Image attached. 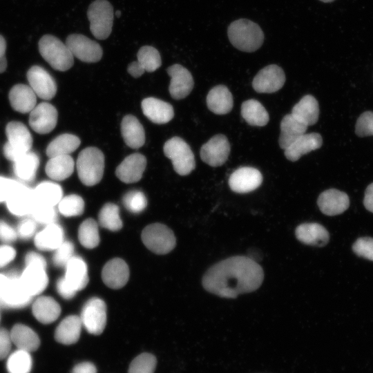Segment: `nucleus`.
Masks as SVG:
<instances>
[{
  "label": "nucleus",
  "instance_id": "obj_2",
  "mask_svg": "<svg viewBox=\"0 0 373 373\" xmlns=\"http://www.w3.org/2000/svg\"><path fill=\"white\" fill-rule=\"evenodd\" d=\"M227 35L235 48L247 52L258 50L263 44L265 38L260 27L246 19L233 21L228 27Z\"/></svg>",
  "mask_w": 373,
  "mask_h": 373
},
{
  "label": "nucleus",
  "instance_id": "obj_40",
  "mask_svg": "<svg viewBox=\"0 0 373 373\" xmlns=\"http://www.w3.org/2000/svg\"><path fill=\"white\" fill-rule=\"evenodd\" d=\"M241 115L251 126H265L269 119V113L260 102L256 99L245 101L241 106Z\"/></svg>",
  "mask_w": 373,
  "mask_h": 373
},
{
  "label": "nucleus",
  "instance_id": "obj_57",
  "mask_svg": "<svg viewBox=\"0 0 373 373\" xmlns=\"http://www.w3.org/2000/svg\"><path fill=\"white\" fill-rule=\"evenodd\" d=\"M16 256L15 249L8 245H3L0 246V268L9 264Z\"/></svg>",
  "mask_w": 373,
  "mask_h": 373
},
{
  "label": "nucleus",
  "instance_id": "obj_39",
  "mask_svg": "<svg viewBox=\"0 0 373 373\" xmlns=\"http://www.w3.org/2000/svg\"><path fill=\"white\" fill-rule=\"evenodd\" d=\"M36 203L55 207L63 198L61 186L53 182L44 181L33 189Z\"/></svg>",
  "mask_w": 373,
  "mask_h": 373
},
{
  "label": "nucleus",
  "instance_id": "obj_15",
  "mask_svg": "<svg viewBox=\"0 0 373 373\" xmlns=\"http://www.w3.org/2000/svg\"><path fill=\"white\" fill-rule=\"evenodd\" d=\"M30 87L37 96L43 99H50L57 93V85L52 77L39 66H32L27 73Z\"/></svg>",
  "mask_w": 373,
  "mask_h": 373
},
{
  "label": "nucleus",
  "instance_id": "obj_60",
  "mask_svg": "<svg viewBox=\"0 0 373 373\" xmlns=\"http://www.w3.org/2000/svg\"><path fill=\"white\" fill-rule=\"evenodd\" d=\"M363 204L367 211L373 213V183L368 185L365 190Z\"/></svg>",
  "mask_w": 373,
  "mask_h": 373
},
{
  "label": "nucleus",
  "instance_id": "obj_59",
  "mask_svg": "<svg viewBox=\"0 0 373 373\" xmlns=\"http://www.w3.org/2000/svg\"><path fill=\"white\" fill-rule=\"evenodd\" d=\"M71 373H97V368L90 362H82L77 364Z\"/></svg>",
  "mask_w": 373,
  "mask_h": 373
},
{
  "label": "nucleus",
  "instance_id": "obj_47",
  "mask_svg": "<svg viewBox=\"0 0 373 373\" xmlns=\"http://www.w3.org/2000/svg\"><path fill=\"white\" fill-rule=\"evenodd\" d=\"M156 362V358L153 354L142 353L132 361L128 373H153Z\"/></svg>",
  "mask_w": 373,
  "mask_h": 373
},
{
  "label": "nucleus",
  "instance_id": "obj_54",
  "mask_svg": "<svg viewBox=\"0 0 373 373\" xmlns=\"http://www.w3.org/2000/svg\"><path fill=\"white\" fill-rule=\"evenodd\" d=\"M12 343L10 332L0 328V360L7 358L10 354Z\"/></svg>",
  "mask_w": 373,
  "mask_h": 373
},
{
  "label": "nucleus",
  "instance_id": "obj_14",
  "mask_svg": "<svg viewBox=\"0 0 373 373\" xmlns=\"http://www.w3.org/2000/svg\"><path fill=\"white\" fill-rule=\"evenodd\" d=\"M262 182V175L254 167L243 166L233 171L229 178L231 191L238 193H246L258 188Z\"/></svg>",
  "mask_w": 373,
  "mask_h": 373
},
{
  "label": "nucleus",
  "instance_id": "obj_20",
  "mask_svg": "<svg viewBox=\"0 0 373 373\" xmlns=\"http://www.w3.org/2000/svg\"><path fill=\"white\" fill-rule=\"evenodd\" d=\"M317 204L323 213L327 216H336L348 209L350 199L345 192L330 189L319 195Z\"/></svg>",
  "mask_w": 373,
  "mask_h": 373
},
{
  "label": "nucleus",
  "instance_id": "obj_35",
  "mask_svg": "<svg viewBox=\"0 0 373 373\" xmlns=\"http://www.w3.org/2000/svg\"><path fill=\"white\" fill-rule=\"evenodd\" d=\"M291 114L307 126L314 125L319 117L318 102L314 96L306 95L294 106Z\"/></svg>",
  "mask_w": 373,
  "mask_h": 373
},
{
  "label": "nucleus",
  "instance_id": "obj_53",
  "mask_svg": "<svg viewBox=\"0 0 373 373\" xmlns=\"http://www.w3.org/2000/svg\"><path fill=\"white\" fill-rule=\"evenodd\" d=\"M19 182L0 176V202H6Z\"/></svg>",
  "mask_w": 373,
  "mask_h": 373
},
{
  "label": "nucleus",
  "instance_id": "obj_56",
  "mask_svg": "<svg viewBox=\"0 0 373 373\" xmlns=\"http://www.w3.org/2000/svg\"><path fill=\"white\" fill-rule=\"evenodd\" d=\"M57 291L65 299H70L75 296L77 291L67 282L65 277L58 279L56 284Z\"/></svg>",
  "mask_w": 373,
  "mask_h": 373
},
{
  "label": "nucleus",
  "instance_id": "obj_41",
  "mask_svg": "<svg viewBox=\"0 0 373 373\" xmlns=\"http://www.w3.org/2000/svg\"><path fill=\"white\" fill-rule=\"evenodd\" d=\"M78 137L73 134L59 135L52 140L46 148V155L50 158L58 155H69L80 145Z\"/></svg>",
  "mask_w": 373,
  "mask_h": 373
},
{
  "label": "nucleus",
  "instance_id": "obj_21",
  "mask_svg": "<svg viewBox=\"0 0 373 373\" xmlns=\"http://www.w3.org/2000/svg\"><path fill=\"white\" fill-rule=\"evenodd\" d=\"M129 269L126 262L119 258L108 261L102 271L104 283L111 289H120L128 280Z\"/></svg>",
  "mask_w": 373,
  "mask_h": 373
},
{
  "label": "nucleus",
  "instance_id": "obj_16",
  "mask_svg": "<svg viewBox=\"0 0 373 373\" xmlns=\"http://www.w3.org/2000/svg\"><path fill=\"white\" fill-rule=\"evenodd\" d=\"M167 73L171 77L169 90L175 99L186 97L193 88V79L191 73L180 64L169 66Z\"/></svg>",
  "mask_w": 373,
  "mask_h": 373
},
{
  "label": "nucleus",
  "instance_id": "obj_7",
  "mask_svg": "<svg viewBox=\"0 0 373 373\" xmlns=\"http://www.w3.org/2000/svg\"><path fill=\"white\" fill-rule=\"evenodd\" d=\"M88 19L93 35L98 39L108 37L113 23V8L106 0H95L88 7Z\"/></svg>",
  "mask_w": 373,
  "mask_h": 373
},
{
  "label": "nucleus",
  "instance_id": "obj_22",
  "mask_svg": "<svg viewBox=\"0 0 373 373\" xmlns=\"http://www.w3.org/2000/svg\"><path fill=\"white\" fill-rule=\"evenodd\" d=\"M144 115L152 122L158 124L168 123L174 116L173 106L155 97H147L141 104Z\"/></svg>",
  "mask_w": 373,
  "mask_h": 373
},
{
  "label": "nucleus",
  "instance_id": "obj_19",
  "mask_svg": "<svg viewBox=\"0 0 373 373\" xmlns=\"http://www.w3.org/2000/svg\"><path fill=\"white\" fill-rule=\"evenodd\" d=\"M146 166V157L140 153H135L126 157L117 166L115 175L124 183L137 182L142 178Z\"/></svg>",
  "mask_w": 373,
  "mask_h": 373
},
{
  "label": "nucleus",
  "instance_id": "obj_64",
  "mask_svg": "<svg viewBox=\"0 0 373 373\" xmlns=\"http://www.w3.org/2000/svg\"><path fill=\"white\" fill-rule=\"evenodd\" d=\"M320 1H321L323 2L328 3V2H332V1H333L334 0H320Z\"/></svg>",
  "mask_w": 373,
  "mask_h": 373
},
{
  "label": "nucleus",
  "instance_id": "obj_50",
  "mask_svg": "<svg viewBox=\"0 0 373 373\" xmlns=\"http://www.w3.org/2000/svg\"><path fill=\"white\" fill-rule=\"evenodd\" d=\"M352 251L358 256L373 261V238H358L352 245Z\"/></svg>",
  "mask_w": 373,
  "mask_h": 373
},
{
  "label": "nucleus",
  "instance_id": "obj_38",
  "mask_svg": "<svg viewBox=\"0 0 373 373\" xmlns=\"http://www.w3.org/2000/svg\"><path fill=\"white\" fill-rule=\"evenodd\" d=\"M74 166V160L70 155H58L49 158L46 165V173L52 180L62 181L72 175Z\"/></svg>",
  "mask_w": 373,
  "mask_h": 373
},
{
  "label": "nucleus",
  "instance_id": "obj_26",
  "mask_svg": "<svg viewBox=\"0 0 373 373\" xmlns=\"http://www.w3.org/2000/svg\"><path fill=\"white\" fill-rule=\"evenodd\" d=\"M20 279L23 288L32 297L41 293L48 283L46 268L31 265L26 266Z\"/></svg>",
  "mask_w": 373,
  "mask_h": 373
},
{
  "label": "nucleus",
  "instance_id": "obj_37",
  "mask_svg": "<svg viewBox=\"0 0 373 373\" xmlns=\"http://www.w3.org/2000/svg\"><path fill=\"white\" fill-rule=\"evenodd\" d=\"M61 313L59 303L50 296H41L32 305V314L35 318L43 324H49L56 321Z\"/></svg>",
  "mask_w": 373,
  "mask_h": 373
},
{
  "label": "nucleus",
  "instance_id": "obj_44",
  "mask_svg": "<svg viewBox=\"0 0 373 373\" xmlns=\"http://www.w3.org/2000/svg\"><path fill=\"white\" fill-rule=\"evenodd\" d=\"M78 238L82 246L86 249L96 247L100 241L98 224L92 218H87L79 225Z\"/></svg>",
  "mask_w": 373,
  "mask_h": 373
},
{
  "label": "nucleus",
  "instance_id": "obj_4",
  "mask_svg": "<svg viewBox=\"0 0 373 373\" xmlns=\"http://www.w3.org/2000/svg\"><path fill=\"white\" fill-rule=\"evenodd\" d=\"M39 50L42 57L57 70L66 71L73 65L74 57L67 45L53 35H46L40 39Z\"/></svg>",
  "mask_w": 373,
  "mask_h": 373
},
{
  "label": "nucleus",
  "instance_id": "obj_51",
  "mask_svg": "<svg viewBox=\"0 0 373 373\" xmlns=\"http://www.w3.org/2000/svg\"><path fill=\"white\" fill-rule=\"evenodd\" d=\"M355 132L359 137L373 135V112L366 111L359 116Z\"/></svg>",
  "mask_w": 373,
  "mask_h": 373
},
{
  "label": "nucleus",
  "instance_id": "obj_58",
  "mask_svg": "<svg viewBox=\"0 0 373 373\" xmlns=\"http://www.w3.org/2000/svg\"><path fill=\"white\" fill-rule=\"evenodd\" d=\"M26 266H36L46 269L45 258L39 254L31 251L26 254L25 258Z\"/></svg>",
  "mask_w": 373,
  "mask_h": 373
},
{
  "label": "nucleus",
  "instance_id": "obj_3",
  "mask_svg": "<svg viewBox=\"0 0 373 373\" xmlns=\"http://www.w3.org/2000/svg\"><path fill=\"white\" fill-rule=\"evenodd\" d=\"M76 165L80 181L86 186H94L102 179L104 155L97 147H86L79 153Z\"/></svg>",
  "mask_w": 373,
  "mask_h": 373
},
{
  "label": "nucleus",
  "instance_id": "obj_45",
  "mask_svg": "<svg viewBox=\"0 0 373 373\" xmlns=\"http://www.w3.org/2000/svg\"><path fill=\"white\" fill-rule=\"evenodd\" d=\"M58 209L66 217L78 216L84 212V202L79 195L70 194L61 199L58 203Z\"/></svg>",
  "mask_w": 373,
  "mask_h": 373
},
{
  "label": "nucleus",
  "instance_id": "obj_25",
  "mask_svg": "<svg viewBox=\"0 0 373 373\" xmlns=\"http://www.w3.org/2000/svg\"><path fill=\"white\" fill-rule=\"evenodd\" d=\"M10 276V286L6 294L0 298V306L10 308H21L28 305L32 296L23 287L20 276L12 273Z\"/></svg>",
  "mask_w": 373,
  "mask_h": 373
},
{
  "label": "nucleus",
  "instance_id": "obj_24",
  "mask_svg": "<svg viewBox=\"0 0 373 373\" xmlns=\"http://www.w3.org/2000/svg\"><path fill=\"white\" fill-rule=\"evenodd\" d=\"M322 144L323 139L320 134L317 133H304L285 149V155L287 160L296 162L303 155L319 149Z\"/></svg>",
  "mask_w": 373,
  "mask_h": 373
},
{
  "label": "nucleus",
  "instance_id": "obj_13",
  "mask_svg": "<svg viewBox=\"0 0 373 373\" xmlns=\"http://www.w3.org/2000/svg\"><path fill=\"white\" fill-rule=\"evenodd\" d=\"M57 118V109L49 103L41 102L30 112L29 124L36 133L46 134L55 128Z\"/></svg>",
  "mask_w": 373,
  "mask_h": 373
},
{
  "label": "nucleus",
  "instance_id": "obj_33",
  "mask_svg": "<svg viewBox=\"0 0 373 373\" xmlns=\"http://www.w3.org/2000/svg\"><path fill=\"white\" fill-rule=\"evenodd\" d=\"M82 323L79 316L70 315L64 318L55 332V340L64 345L76 343L80 336Z\"/></svg>",
  "mask_w": 373,
  "mask_h": 373
},
{
  "label": "nucleus",
  "instance_id": "obj_28",
  "mask_svg": "<svg viewBox=\"0 0 373 373\" xmlns=\"http://www.w3.org/2000/svg\"><path fill=\"white\" fill-rule=\"evenodd\" d=\"M207 105L215 114H227L231 111L233 105L232 94L224 85L216 86L207 94Z\"/></svg>",
  "mask_w": 373,
  "mask_h": 373
},
{
  "label": "nucleus",
  "instance_id": "obj_29",
  "mask_svg": "<svg viewBox=\"0 0 373 373\" xmlns=\"http://www.w3.org/2000/svg\"><path fill=\"white\" fill-rule=\"evenodd\" d=\"M121 133L125 144L139 149L145 142V133L140 121L133 115H125L121 122Z\"/></svg>",
  "mask_w": 373,
  "mask_h": 373
},
{
  "label": "nucleus",
  "instance_id": "obj_1",
  "mask_svg": "<svg viewBox=\"0 0 373 373\" xmlns=\"http://www.w3.org/2000/svg\"><path fill=\"white\" fill-rule=\"evenodd\" d=\"M263 279V269L256 261L236 256L210 267L202 282L207 291L220 297L235 298L239 294L256 290Z\"/></svg>",
  "mask_w": 373,
  "mask_h": 373
},
{
  "label": "nucleus",
  "instance_id": "obj_52",
  "mask_svg": "<svg viewBox=\"0 0 373 373\" xmlns=\"http://www.w3.org/2000/svg\"><path fill=\"white\" fill-rule=\"evenodd\" d=\"M36 229L37 222L30 217L20 222L17 229V233L21 239H29L33 236Z\"/></svg>",
  "mask_w": 373,
  "mask_h": 373
},
{
  "label": "nucleus",
  "instance_id": "obj_17",
  "mask_svg": "<svg viewBox=\"0 0 373 373\" xmlns=\"http://www.w3.org/2000/svg\"><path fill=\"white\" fill-rule=\"evenodd\" d=\"M6 202L10 212L17 216H30L36 204L33 190L20 182Z\"/></svg>",
  "mask_w": 373,
  "mask_h": 373
},
{
  "label": "nucleus",
  "instance_id": "obj_31",
  "mask_svg": "<svg viewBox=\"0 0 373 373\" xmlns=\"http://www.w3.org/2000/svg\"><path fill=\"white\" fill-rule=\"evenodd\" d=\"M65 278L77 291L84 289L88 283L87 265L79 256H73L65 267Z\"/></svg>",
  "mask_w": 373,
  "mask_h": 373
},
{
  "label": "nucleus",
  "instance_id": "obj_27",
  "mask_svg": "<svg viewBox=\"0 0 373 373\" xmlns=\"http://www.w3.org/2000/svg\"><path fill=\"white\" fill-rule=\"evenodd\" d=\"M11 106L21 113H30L36 106L37 95L30 86L17 84L9 92Z\"/></svg>",
  "mask_w": 373,
  "mask_h": 373
},
{
  "label": "nucleus",
  "instance_id": "obj_23",
  "mask_svg": "<svg viewBox=\"0 0 373 373\" xmlns=\"http://www.w3.org/2000/svg\"><path fill=\"white\" fill-rule=\"evenodd\" d=\"M296 238L305 245L323 247L329 240L327 230L321 224L316 222L303 223L295 230Z\"/></svg>",
  "mask_w": 373,
  "mask_h": 373
},
{
  "label": "nucleus",
  "instance_id": "obj_32",
  "mask_svg": "<svg viewBox=\"0 0 373 373\" xmlns=\"http://www.w3.org/2000/svg\"><path fill=\"white\" fill-rule=\"evenodd\" d=\"M64 230L56 222L46 227L35 236V245L40 250H55L64 241Z\"/></svg>",
  "mask_w": 373,
  "mask_h": 373
},
{
  "label": "nucleus",
  "instance_id": "obj_11",
  "mask_svg": "<svg viewBox=\"0 0 373 373\" xmlns=\"http://www.w3.org/2000/svg\"><path fill=\"white\" fill-rule=\"evenodd\" d=\"M230 149L227 137L222 134H217L202 146L200 157L204 162L211 166H220L227 160Z\"/></svg>",
  "mask_w": 373,
  "mask_h": 373
},
{
  "label": "nucleus",
  "instance_id": "obj_34",
  "mask_svg": "<svg viewBox=\"0 0 373 373\" xmlns=\"http://www.w3.org/2000/svg\"><path fill=\"white\" fill-rule=\"evenodd\" d=\"M12 343L19 350L28 352L37 350L40 345L38 335L28 326L17 324L10 332Z\"/></svg>",
  "mask_w": 373,
  "mask_h": 373
},
{
  "label": "nucleus",
  "instance_id": "obj_6",
  "mask_svg": "<svg viewBox=\"0 0 373 373\" xmlns=\"http://www.w3.org/2000/svg\"><path fill=\"white\" fill-rule=\"evenodd\" d=\"M164 155L172 162L174 171L180 175H189L195 167L193 153L181 137H173L163 147Z\"/></svg>",
  "mask_w": 373,
  "mask_h": 373
},
{
  "label": "nucleus",
  "instance_id": "obj_61",
  "mask_svg": "<svg viewBox=\"0 0 373 373\" xmlns=\"http://www.w3.org/2000/svg\"><path fill=\"white\" fill-rule=\"evenodd\" d=\"M10 276L0 274V298H2L7 293L10 286Z\"/></svg>",
  "mask_w": 373,
  "mask_h": 373
},
{
  "label": "nucleus",
  "instance_id": "obj_48",
  "mask_svg": "<svg viewBox=\"0 0 373 373\" xmlns=\"http://www.w3.org/2000/svg\"><path fill=\"white\" fill-rule=\"evenodd\" d=\"M36 222L48 225L56 222L57 214L55 207L36 203L29 216Z\"/></svg>",
  "mask_w": 373,
  "mask_h": 373
},
{
  "label": "nucleus",
  "instance_id": "obj_36",
  "mask_svg": "<svg viewBox=\"0 0 373 373\" xmlns=\"http://www.w3.org/2000/svg\"><path fill=\"white\" fill-rule=\"evenodd\" d=\"M15 175L21 181L30 182L35 180L39 165V158L37 153L28 151L13 162Z\"/></svg>",
  "mask_w": 373,
  "mask_h": 373
},
{
  "label": "nucleus",
  "instance_id": "obj_46",
  "mask_svg": "<svg viewBox=\"0 0 373 373\" xmlns=\"http://www.w3.org/2000/svg\"><path fill=\"white\" fill-rule=\"evenodd\" d=\"M124 207L133 213H140L147 206V200L143 192L139 190H131L122 197Z\"/></svg>",
  "mask_w": 373,
  "mask_h": 373
},
{
  "label": "nucleus",
  "instance_id": "obj_49",
  "mask_svg": "<svg viewBox=\"0 0 373 373\" xmlns=\"http://www.w3.org/2000/svg\"><path fill=\"white\" fill-rule=\"evenodd\" d=\"M74 245L72 242L64 240L55 251L52 261L58 267H65L74 256Z\"/></svg>",
  "mask_w": 373,
  "mask_h": 373
},
{
  "label": "nucleus",
  "instance_id": "obj_42",
  "mask_svg": "<svg viewBox=\"0 0 373 373\" xmlns=\"http://www.w3.org/2000/svg\"><path fill=\"white\" fill-rule=\"evenodd\" d=\"M98 220L102 227L112 231H119L122 227L119 207L114 203L108 202L102 207Z\"/></svg>",
  "mask_w": 373,
  "mask_h": 373
},
{
  "label": "nucleus",
  "instance_id": "obj_30",
  "mask_svg": "<svg viewBox=\"0 0 373 373\" xmlns=\"http://www.w3.org/2000/svg\"><path fill=\"white\" fill-rule=\"evenodd\" d=\"M307 126L298 120L291 113L283 117L280 122V135L278 140L279 146L286 149L297 138L303 135Z\"/></svg>",
  "mask_w": 373,
  "mask_h": 373
},
{
  "label": "nucleus",
  "instance_id": "obj_8",
  "mask_svg": "<svg viewBox=\"0 0 373 373\" xmlns=\"http://www.w3.org/2000/svg\"><path fill=\"white\" fill-rule=\"evenodd\" d=\"M144 245L152 252L166 254L173 249L176 240L173 232L166 225L153 223L146 226L142 233Z\"/></svg>",
  "mask_w": 373,
  "mask_h": 373
},
{
  "label": "nucleus",
  "instance_id": "obj_10",
  "mask_svg": "<svg viewBox=\"0 0 373 373\" xmlns=\"http://www.w3.org/2000/svg\"><path fill=\"white\" fill-rule=\"evenodd\" d=\"M73 57L86 63L97 62L102 59L103 50L96 41L80 34L70 35L66 40Z\"/></svg>",
  "mask_w": 373,
  "mask_h": 373
},
{
  "label": "nucleus",
  "instance_id": "obj_63",
  "mask_svg": "<svg viewBox=\"0 0 373 373\" xmlns=\"http://www.w3.org/2000/svg\"><path fill=\"white\" fill-rule=\"evenodd\" d=\"M115 15H116V17H119L120 15H121V12L119 10L116 11L115 12Z\"/></svg>",
  "mask_w": 373,
  "mask_h": 373
},
{
  "label": "nucleus",
  "instance_id": "obj_62",
  "mask_svg": "<svg viewBox=\"0 0 373 373\" xmlns=\"http://www.w3.org/2000/svg\"><path fill=\"white\" fill-rule=\"evenodd\" d=\"M6 42L3 36L0 35V61L6 59L5 57Z\"/></svg>",
  "mask_w": 373,
  "mask_h": 373
},
{
  "label": "nucleus",
  "instance_id": "obj_12",
  "mask_svg": "<svg viewBox=\"0 0 373 373\" xmlns=\"http://www.w3.org/2000/svg\"><path fill=\"white\" fill-rule=\"evenodd\" d=\"M283 70L276 64L262 68L252 82L254 89L260 93H272L280 90L285 82Z\"/></svg>",
  "mask_w": 373,
  "mask_h": 373
},
{
  "label": "nucleus",
  "instance_id": "obj_5",
  "mask_svg": "<svg viewBox=\"0 0 373 373\" xmlns=\"http://www.w3.org/2000/svg\"><path fill=\"white\" fill-rule=\"evenodd\" d=\"M8 142L3 146V155L15 162L23 153L30 151L32 137L28 128L21 122H10L6 127Z\"/></svg>",
  "mask_w": 373,
  "mask_h": 373
},
{
  "label": "nucleus",
  "instance_id": "obj_55",
  "mask_svg": "<svg viewBox=\"0 0 373 373\" xmlns=\"http://www.w3.org/2000/svg\"><path fill=\"white\" fill-rule=\"evenodd\" d=\"M18 237L17 230L4 221H0V240L5 243L14 242Z\"/></svg>",
  "mask_w": 373,
  "mask_h": 373
},
{
  "label": "nucleus",
  "instance_id": "obj_18",
  "mask_svg": "<svg viewBox=\"0 0 373 373\" xmlns=\"http://www.w3.org/2000/svg\"><path fill=\"white\" fill-rule=\"evenodd\" d=\"M137 60L131 62L127 68L128 73L134 77H140L145 71L153 72L162 64L158 50L153 46H144L137 54Z\"/></svg>",
  "mask_w": 373,
  "mask_h": 373
},
{
  "label": "nucleus",
  "instance_id": "obj_43",
  "mask_svg": "<svg viewBox=\"0 0 373 373\" xmlns=\"http://www.w3.org/2000/svg\"><path fill=\"white\" fill-rule=\"evenodd\" d=\"M32 359L30 353L17 349L7 357L6 368L8 373H30Z\"/></svg>",
  "mask_w": 373,
  "mask_h": 373
},
{
  "label": "nucleus",
  "instance_id": "obj_9",
  "mask_svg": "<svg viewBox=\"0 0 373 373\" xmlns=\"http://www.w3.org/2000/svg\"><path fill=\"white\" fill-rule=\"evenodd\" d=\"M82 326L88 332L99 335L106 324V305L103 300L93 297L82 307L79 316Z\"/></svg>",
  "mask_w": 373,
  "mask_h": 373
}]
</instances>
